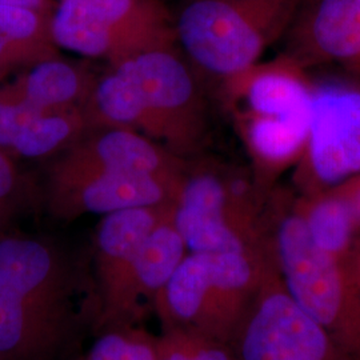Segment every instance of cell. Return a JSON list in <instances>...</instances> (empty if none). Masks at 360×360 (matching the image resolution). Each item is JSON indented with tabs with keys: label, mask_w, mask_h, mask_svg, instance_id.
Wrapping results in <instances>:
<instances>
[{
	"label": "cell",
	"mask_w": 360,
	"mask_h": 360,
	"mask_svg": "<svg viewBox=\"0 0 360 360\" xmlns=\"http://www.w3.org/2000/svg\"><path fill=\"white\" fill-rule=\"evenodd\" d=\"M41 112L26 102L8 84L0 86V148L10 154L30 122Z\"/></svg>",
	"instance_id": "obj_24"
},
{
	"label": "cell",
	"mask_w": 360,
	"mask_h": 360,
	"mask_svg": "<svg viewBox=\"0 0 360 360\" xmlns=\"http://www.w3.org/2000/svg\"><path fill=\"white\" fill-rule=\"evenodd\" d=\"M0 274L37 309L83 330L91 324L94 330V315L77 307L80 294L96 299L94 278L82 276L49 242L16 235L0 238Z\"/></svg>",
	"instance_id": "obj_10"
},
{
	"label": "cell",
	"mask_w": 360,
	"mask_h": 360,
	"mask_svg": "<svg viewBox=\"0 0 360 360\" xmlns=\"http://www.w3.org/2000/svg\"><path fill=\"white\" fill-rule=\"evenodd\" d=\"M267 243L288 294L318 323L348 360H360V283L347 262L312 242L294 210V191H271Z\"/></svg>",
	"instance_id": "obj_1"
},
{
	"label": "cell",
	"mask_w": 360,
	"mask_h": 360,
	"mask_svg": "<svg viewBox=\"0 0 360 360\" xmlns=\"http://www.w3.org/2000/svg\"><path fill=\"white\" fill-rule=\"evenodd\" d=\"M294 210L315 245L347 262L360 232L339 186L307 195L294 193Z\"/></svg>",
	"instance_id": "obj_19"
},
{
	"label": "cell",
	"mask_w": 360,
	"mask_h": 360,
	"mask_svg": "<svg viewBox=\"0 0 360 360\" xmlns=\"http://www.w3.org/2000/svg\"><path fill=\"white\" fill-rule=\"evenodd\" d=\"M303 0H184L176 43L200 77L218 86L282 41Z\"/></svg>",
	"instance_id": "obj_4"
},
{
	"label": "cell",
	"mask_w": 360,
	"mask_h": 360,
	"mask_svg": "<svg viewBox=\"0 0 360 360\" xmlns=\"http://www.w3.org/2000/svg\"><path fill=\"white\" fill-rule=\"evenodd\" d=\"M50 18L32 8L0 6V80L59 55Z\"/></svg>",
	"instance_id": "obj_20"
},
{
	"label": "cell",
	"mask_w": 360,
	"mask_h": 360,
	"mask_svg": "<svg viewBox=\"0 0 360 360\" xmlns=\"http://www.w3.org/2000/svg\"><path fill=\"white\" fill-rule=\"evenodd\" d=\"M55 46L111 67L176 41L174 16L160 0H59L50 18Z\"/></svg>",
	"instance_id": "obj_6"
},
{
	"label": "cell",
	"mask_w": 360,
	"mask_h": 360,
	"mask_svg": "<svg viewBox=\"0 0 360 360\" xmlns=\"http://www.w3.org/2000/svg\"><path fill=\"white\" fill-rule=\"evenodd\" d=\"M187 254V247L174 226L171 212L148 235L135 254L115 306L98 331L138 324L143 312L142 299L153 306L155 297L168 283Z\"/></svg>",
	"instance_id": "obj_16"
},
{
	"label": "cell",
	"mask_w": 360,
	"mask_h": 360,
	"mask_svg": "<svg viewBox=\"0 0 360 360\" xmlns=\"http://www.w3.org/2000/svg\"><path fill=\"white\" fill-rule=\"evenodd\" d=\"M89 132L82 108L41 111L13 144L10 155L23 159H43L63 154Z\"/></svg>",
	"instance_id": "obj_21"
},
{
	"label": "cell",
	"mask_w": 360,
	"mask_h": 360,
	"mask_svg": "<svg viewBox=\"0 0 360 360\" xmlns=\"http://www.w3.org/2000/svg\"><path fill=\"white\" fill-rule=\"evenodd\" d=\"M271 193L250 168L187 158L172 202V221L188 252L269 250L266 210Z\"/></svg>",
	"instance_id": "obj_2"
},
{
	"label": "cell",
	"mask_w": 360,
	"mask_h": 360,
	"mask_svg": "<svg viewBox=\"0 0 360 360\" xmlns=\"http://www.w3.org/2000/svg\"><path fill=\"white\" fill-rule=\"evenodd\" d=\"M82 331L32 306L0 274V360H62Z\"/></svg>",
	"instance_id": "obj_15"
},
{
	"label": "cell",
	"mask_w": 360,
	"mask_h": 360,
	"mask_svg": "<svg viewBox=\"0 0 360 360\" xmlns=\"http://www.w3.org/2000/svg\"><path fill=\"white\" fill-rule=\"evenodd\" d=\"M82 111L89 132L95 129H126L162 143V134L153 111L136 82L120 67H111L96 77Z\"/></svg>",
	"instance_id": "obj_17"
},
{
	"label": "cell",
	"mask_w": 360,
	"mask_h": 360,
	"mask_svg": "<svg viewBox=\"0 0 360 360\" xmlns=\"http://www.w3.org/2000/svg\"><path fill=\"white\" fill-rule=\"evenodd\" d=\"M270 250L188 252L154 299L162 327H183L231 345L269 271Z\"/></svg>",
	"instance_id": "obj_3"
},
{
	"label": "cell",
	"mask_w": 360,
	"mask_h": 360,
	"mask_svg": "<svg viewBox=\"0 0 360 360\" xmlns=\"http://www.w3.org/2000/svg\"><path fill=\"white\" fill-rule=\"evenodd\" d=\"M26 184L13 158L0 148V206L13 210L23 198Z\"/></svg>",
	"instance_id": "obj_25"
},
{
	"label": "cell",
	"mask_w": 360,
	"mask_h": 360,
	"mask_svg": "<svg viewBox=\"0 0 360 360\" xmlns=\"http://www.w3.org/2000/svg\"><path fill=\"white\" fill-rule=\"evenodd\" d=\"M95 335L90 347L71 360H156L155 335L138 324L110 327Z\"/></svg>",
	"instance_id": "obj_22"
},
{
	"label": "cell",
	"mask_w": 360,
	"mask_h": 360,
	"mask_svg": "<svg viewBox=\"0 0 360 360\" xmlns=\"http://www.w3.org/2000/svg\"><path fill=\"white\" fill-rule=\"evenodd\" d=\"M172 203L135 207L104 215L95 235L94 283L98 299V331L110 316L132 259L143 242L171 215Z\"/></svg>",
	"instance_id": "obj_14"
},
{
	"label": "cell",
	"mask_w": 360,
	"mask_h": 360,
	"mask_svg": "<svg viewBox=\"0 0 360 360\" xmlns=\"http://www.w3.org/2000/svg\"><path fill=\"white\" fill-rule=\"evenodd\" d=\"M187 158L141 132L126 129H95L87 132L60 155L50 175L89 172L139 174L178 179Z\"/></svg>",
	"instance_id": "obj_13"
},
{
	"label": "cell",
	"mask_w": 360,
	"mask_h": 360,
	"mask_svg": "<svg viewBox=\"0 0 360 360\" xmlns=\"http://www.w3.org/2000/svg\"><path fill=\"white\" fill-rule=\"evenodd\" d=\"M282 47L279 55L306 71L360 67V0H303Z\"/></svg>",
	"instance_id": "obj_12"
},
{
	"label": "cell",
	"mask_w": 360,
	"mask_h": 360,
	"mask_svg": "<svg viewBox=\"0 0 360 360\" xmlns=\"http://www.w3.org/2000/svg\"><path fill=\"white\" fill-rule=\"evenodd\" d=\"M0 6H15L32 8L40 13H50L53 10L52 0H0Z\"/></svg>",
	"instance_id": "obj_27"
},
{
	"label": "cell",
	"mask_w": 360,
	"mask_h": 360,
	"mask_svg": "<svg viewBox=\"0 0 360 360\" xmlns=\"http://www.w3.org/2000/svg\"><path fill=\"white\" fill-rule=\"evenodd\" d=\"M8 211H10V210H7V208L0 206V224L4 221L6 215H7V212H8Z\"/></svg>",
	"instance_id": "obj_29"
},
{
	"label": "cell",
	"mask_w": 360,
	"mask_h": 360,
	"mask_svg": "<svg viewBox=\"0 0 360 360\" xmlns=\"http://www.w3.org/2000/svg\"><path fill=\"white\" fill-rule=\"evenodd\" d=\"M156 360H239L230 345L183 327H162L155 336Z\"/></svg>",
	"instance_id": "obj_23"
},
{
	"label": "cell",
	"mask_w": 360,
	"mask_h": 360,
	"mask_svg": "<svg viewBox=\"0 0 360 360\" xmlns=\"http://www.w3.org/2000/svg\"><path fill=\"white\" fill-rule=\"evenodd\" d=\"M123 68L142 90L162 134V144L181 158L200 155L208 108L196 74L176 41L139 52Z\"/></svg>",
	"instance_id": "obj_7"
},
{
	"label": "cell",
	"mask_w": 360,
	"mask_h": 360,
	"mask_svg": "<svg viewBox=\"0 0 360 360\" xmlns=\"http://www.w3.org/2000/svg\"><path fill=\"white\" fill-rule=\"evenodd\" d=\"M348 266L352 271V274L355 275V278L358 279V282L360 283V236L356 239L355 245L349 254V257L347 259Z\"/></svg>",
	"instance_id": "obj_28"
},
{
	"label": "cell",
	"mask_w": 360,
	"mask_h": 360,
	"mask_svg": "<svg viewBox=\"0 0 360 360\" xmlns=\"http://www.w3.org/2000/svg\"><path fill=\"white\" fill-rule=\"evenodd\" d=\"M239 360H348L288 294L276 266L232 339Z\"/></svg>",
	"instance_id": "obj_9"
},
{
	"label": "cell",
	"mask_w": 360,
	"mask_h": 360,
	"mask_svg": "<svg viewBox=\"0 0 360 360\" xmlns=\"http://www.w3.org/2000/svg\"><path fill=\"white\" fill-rule=\"evenodd\" d=\"M95 80L86 67L58 55L31 65L8 86L38 110L56 111L82 108Z\"/></svg>",
	"instance_id": "obj_18"
},
{
	"label": "cell",
	"mask_w": 360,
	"mask_h": 360,
	"mask_svg": "<svg viewBox=\"0 0 360 360\" xmlns=\"http://www.w3.org/2000/svg\"><path fill=\"white\" fill-rule=\"evenodd\" d=\"M299 195L336 187L360 174V82L314 83L309 135L291 171Z\"/></svg>",
	"instance_id": "obj_8"
},
{
	"label": "cell",
	"mask_w": 360,
	"mask_h": 360,
	"mask_svg": "<svg viewBox=\"0 0 360 360\" xmlns=\"http://www.w3.org/2000/svg\"><path fill=\"white\" fill-rule=\"evenodd\" d=\"M339 188L342 190L348 205L351 207L355 223L360 232V174L339 184Z\"/></svg>",
	"instance_id": "obj_26"
},
{
	"label": "cell",
	"mask_w": 360,
	"mask_h": 360,
	"mask_svg": "<svg viewBox=\"0 0 360 360\" xmlns=\"http://www.w3.org/2000/svg\"><path fill=\"white\" fill-rule=\"evenodd\" d=\"M178 179L139 174L89 172L49 176V208L56 218L107 215L135 207L172 203Z\"/></svg>",
	"instance_id": "obj_11"
},
{
	"label": "cell",
	"mask_w": 360,
	"mask_h": 360,
	"mask_svg": "<svg viewBox=\"0 0 360 360\" xmlns=\"http://www.w3.org/2000/svg\"><path fill=\"white\" fill-rule=\"evenodd\" d=\"M312 90L302 80L269 77L229 108L250 158V169L264 193H271L303 155Z\"/></svg>",
	"instance_id": "obj_5"
}]
</instances>
